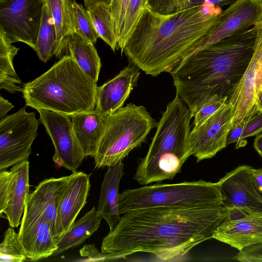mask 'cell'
I'll return each mask as SVG.
<instances>
[{
    "mask_svg": "<svg viewBox=\"0 0 262 262\" xmlns=\"http://www.w3.org/2000/svg\"><path fill=\"white\" fill-rule=\"evenodd\" d=\"M234 211L224 204L198 208L159 207L123 214L102 241L101 252L109 260L137 252L164 260L186 255L199 244L212 238L218 226Z\"/></svg>",
    "mask_w": 262,
    "mask_h": 262,
    "instance_id": "1",
    "label": "cell"
},
{
    "mask_svg": "<svg viewBox=\"0 0 262 262\" xmlns=\"http://www.w3.org/2000/svg\"><path fill=\"white\" fill-rule=\"evenodd\" d=\"M222 12L221 7L208 4L167 15L147 7L123 52L147 75L170 72L214 29Z\"/></svg>",
    "mask_w": 262,
    "mask_h": 262,
    "instance_id": "2",
    "label": "cell"
},
{
    "mask_svg": "<svg viewBox=\"0 0 262 262\" xmlns=\"http://www.w3.org/2000/svg\"><path fill=\"white\" fill-rule=\"evenodd\" d=\"M256 37L253 26L185 57L170 72L176 95L192 118L212 95L229 97L250 61Z\"/></svg>",
    "mask_w": 262,
    "mask_h": 262,
    "instance_id": "3",
    "label": "cell"
},
{
    "mask_svg": "<svg viewBox=\"0 0 262 262\" xmlns=\"http://www.w3.org/2000/svg\"><path fill=\"white\" fill-rule=\"evenodd\" d=\"M96 82L70 56H65L49 70L25 84L22 92L26 105L69 116L94 110Z\"/></svg>",
    "mask_w": 262,
    "mask_h": 262,
    "instance_id": "4",
    "label": "cell"
},
{
    "mask_svg": "<svg viewBox=\"0 0 262 262\" xmlns=\"http://www.w3.org/2000/svg\"><path fill=\"white\" fill-rule=\"evenodd\" d=\"M192 118L186 104L175 98L167 105L145 156L139 163L133 179L139 184L172 180L191 156L188 138Z\"/></svg>",
    "mask_w": 262,
    "mask_h": 262,
    "instance_id": "5",
    "label": "cell"
},
{
    "mask_svg": "<svg viewBox=\"0 0 262 262\" xmlns=\"http://www.w3.org/2000/svg\"><path fill=\"white\" fill-rule=\"evenodd\" d=\"M218 182L200 180L174 184H156L127 189L119 194L120 215L142 208L170 207L198 208L222 205Z\"/></svg>",
    "mask_w": 262,
    "mask_h": 262,
    "instance_id": "6",
    "label": "cell"
},
{
    "mask_svg": "<svg viewBox=\"0 0 262 262\" xmlns=\"http://www.w3.org/2000/svg\"><path fill=\"white\" fill-rule=\"evenodd\" d=\"M157 123L142 105L129 103L105 116L103 132L94 156L95 168L122 162L144 142Z\"/></svg>",
    "mask_w": 262,
    "mask_h": 262,
    "instance_id": "7",
    "label": "cell"
},
{
    "mask_svg": "<svg viewBox=\"0 0 262 262\" xmlns=\"http://www.w3.org/2000/svg\"><path fill=\"white\" fill-rule=\"evenodd\" d=\"M39 121L25 107L0 120V170L28 160Z\"/></svg>",
    "mask_w": 262,
    "mask_h": 262,
    "instance_id": "8",
    "label": "cell"
},
{
    "mask_svg": "<svg viewBox=\"0 0 262 262\" xmlns=\"http://www.w3.org/2000/svg\"><path fill=\"white\" fill-rule=\"evenodd\" d=\"M45 0H0V30L11 43L35 50Z\"/></svg>",
    "mask_w": 262,
    "mask_h": 262,
    "instance_id": "9",
    "label": "cell"
},
{
    "mask_svg": "<svg viewBox=\"0 0 262 262\" xmlns=\"http://www.w3.org/2000/svg\"><path fill=\"white\" fill-rule=\"evenodd\" d=\"M254 26L256 37L252 56L228 99L233 109L232 124L249 119L258 112L256 102L262 90V20Z\"/></svg>",
    "mask_w": 262,
    "mask_h": 262,
    "instance_id": "10",
    "label": "cell"
},
{
    "mask_svg": "<svg viewBox=\"0 0 262 262\" xmlns=\"http://www.w3.org/2000/svg\"><path fill=\"white\" fill-rule=\"evenodd\" d=\"M37 111L55 148L52 158L55 164L76 172L85 156L75 135L71 117L48 110Z\"/></svg>",
    "mask_w": 262,
    "mask_h": 262,
    "instance_id": "11",
    "label": "cell"
},
{
    "mask_svg": "<svg viewBox=\"0 0 262 262\" xmlns=\"http://www.w3.org/2000/svg\"><path fill=\"white\" fill-rule=\"evenodd\" d=\"M233 118V107L227 102L200 125L193 127L188 138V149L197 162L213 157L226 147Z\"/></svg>",
    "mask_w": 262,
    "mask_h": 262,
    "instance_id": "12",
    "label": "cell"
},
{
    "mask_svg": "<svg viewBox=\"0 0 262 262\" xmlns=\"http://www.w3.org/2000/svg\"><path fill=\"white\" fill-rule=\"evenodd\" d=\"M251 168L246 165L239 166L217 182L224 204L234 211V214H262V195L254 184Z\"/></svg>",
    "mask_w": 262,
    "mask_h": 262,
    "instance_id": "13",
    "label": "cell"
},
{
    "mask_svg": "<svg viewBox=\"0 0 262 262\" xmlns=\"http://www.w3.org/2000/svg\"><path fill=\"white\" fill-rule=\"evenodd\" d=\"M261 20L262 0H236L223 11L214 29L186 56L227 36L247 30Z\"/></svg>",
    "mask_w": 262,
    "mask_h": 262,
    "instance_id": "14",
    "label": "cell"
},
{
    "mask_svg": "<svg viewBox=\"0 0 262 262\" xmlns=\"http://www.w3.org/2000/svg\"><path fill=\"white\" fill-rule=\"evenodd\" d=\"M18 233L26 256L32 261L52 256L57 249L51 227L44 216L26 207Z\"/></svg>",
    "mask_w": 262,
    "mask_h": 262,
    "instance_id": "15",
    "label": "cell"
},
{
    "mask_svg": "<svg viewBox=\"0 0 262 262\" xmlns=\"http://www.w3.org/2000/svg\"><path fill=\"white\" fill-rule=\"evenodd\" d=\"M90 187L89 174L76 171L70 175L58 209L54 236L56 242L69 229L86 203Z\"/></svg>",
    "mask_w": 262,
    "mask_h": 262,
    "instance_id": "16",
    "label": "cell"
},
{
    "mask_svg": "<svg viewBox=\"0 0 262 262\" xmlns=\"http://www.w3.org/2000/svg\"><path fill=\"white\" fill-rule=\"evenodd\" d=\"M139 75V69L129 64L114 78L97 87L95 110L106 116L122 108L137 85Z\"/></svg>",
    "mask_w": 262,
    "mask_h": 262,
    "instance_id": "17",
    "label": "cell"
},
{
    "mask_svg": "<svg viewBox=\"0 0 262 262\" xmlns=\"http://www.w3.org/2000/svg\"><path fill=\"white\" fill-rule=\"evenodd\" d=\"M212 238L239 251L262 243V214L226 219L216 228Z\"/></svg>",
    "mask_w": 262,
    "mask_h": 262,
    "instance_id": "18",
    "label": "cell"
},
{
    "mask_svg": "<svg viewBox=\"0 0 262 262\" xmlns=\"http://www.w3.org/2000/svg\"><path fill=\"white\" fill-rule=\"evenodd\" d=\"M70 176L51 178L40 182L29 194L25 207L42 214L50 225L54 237L58 209L66 189Z\"/></svg>",
    "mask_w": 262,
    "mask_h": 262,
    "instance_id": "19",
    "label": "cell"
},
{
    "mask_svg": "<svg viewBox=\"0 0 262 262\" xmlns=\"http://www.w3.org/2000/svg\"><path fill=\"white\" fill-rule=\"evenodd\" d=\"M11 180L8 190L6 208L3 212L9 226L17 227L23 214L29 194V162L23 161L10 169Z\"/></svg>",
    "mask_w": 262,
    "mask_h": 262,
    "instance_id": "20",
    "label": "cell"
},
{
    "mask_svg": "<svg viewBox=\"0 0 262 262\" xmlns=\"http://www.w3.org/2000/svg\"><path fill=\"white\" fill-rule=\"evenodd\" d=\"M122 162L108 167L101 185L97 211L107 223L110 230L119 222L120 216L118 212L119 186L124 172Z\"/></svg>",
    "mask_w": 262,
    "mask_h": 262,
    "instance_id": "21",
    "label": "cell"
},
{
    "mask_svg": "<svg viewBox=\"0 0 262 262\" xmlns=\"http://www.w3.org/2000/svg\"><path fill=\"white\" fill-rule=\"evenodd\" d=\"M73 129L85 157H94L104 126V117L95 109L71 116Z\"/></svg>",
    "mask_w": 262,
    "mask_h": 262,
    "instance_id": "22",
    "label": "cell"
},
{
    "mask_svg": "<svg viewBox=\"0 0 262 262\" xmlns=\"http://www.w3.org/2000/svg\"><path fill=\"white\" fill-rule=\"evenodd\" d=\"M45 4L51 13L56 30V42L54 56L61 59L75 33L70 0H45Z\"/></svg>",
    "mask_w": 262,
    "mask_h": 262,
    "instance_id": "23",
    "label": "cell"
},
{
    "mask_svg": "<svg viewBox=\"0 0 262 262\" xmlns=\"http://www.w3.org/2000/svg\"><path fill=\"white\" fill-rule=\"evenodd\" d=\"M102 218L93 207L82 217L75 221L57 241V249L52 256H56L83 243L99 228Z\"/></svg>",
    "mask_w": 262,
    "mask_h": 262,
    "instance_id": "24",
    "label": "cell"
},
{
    "mask_svg": "<svg viewBox=\"0 0 262 262\" xmlns=\"http://www.w3.org/2000/svg\"><path fill=\"white\" fill-rule=\"evenodd\" d=\"M94 45L75 33L68 45L63 56L72 57L83 72L97 82L101 63Z\"/></svg>",
    "mask_w": 262,
    "mask_h": 262,
    "instance_id": "25",
    "label": "cell"
},
{
    "mask_svg": "<svg viewBox=\"0 0 262 262\" xmlns=\"http://www.w3.org/2000/svg\"><path fill=\"white\" fill-rule=\"evenodd\" d=\"M19 48L12 45L0 30V88L11 93L23 92L25 84L14 70L13 60Z\"/></svg>",
    "mask_w": 262,
    "mask_h": 262,
    "instance_id": "26",
    "label": "cell"
},
{
    "mask_svg": "<svg viewBox=\"0 0 262 262\" xmlns=\"http://www.w3.org/2000/svg\"><path fill=\"white\" fill-rule=\"evenodd\" d=\"M56 42V33L53 19L45 4L35 50L40 60L47 62L54 56Z\"/></svg>",
    "mask_w": 262,
    "mask_h": 262,
    "instance_id": "27",
    "label": "cell"
},
{
    "mask_svg": "<svg viewBox=\"0 0 262 262\" xmlns=\"http://www.w3.org/2000/svg\"><path fill=\"white\" fill-rule=\"evenodd\" d=\"M99 37L115 51L118 49V40L115 32L110 6L101 4L87 9Z\"/></svg>",
    "mask_w": 262,
    "mask_h": 262,
    "instance_id": "28",
    "label": "cell"
},
{
    "mask_svg": "<svg viewBox=\"0 0 262 262\" xmlns=\"http://www.w3.org/2000/svg\"><path fill=\"white\" fill-rule=\"evenodd\" d=\"M70 6L75 33L95 44L99 36L87 10L75 0H70Z\"/></svg>",
    "mask_w": 262,
    "mask_h": 262,
    "instance_id": "29",
    "label": "cell"
},
{
    "mask_svg": "<svg viewBox=\"0 0 262 262\" xmlns=\"http://www.w3.org/2000/svg\"><path fill=\"white\" fill-rule=\"evenodd\" d=\"M147 6L148 0H129L124 17L122 32L117 45L118 49H120L122 54L127 41Z\"/></svg>",
    "mask_w": 262,
    "mask_h": 262,
    "instance_id": "30",
    "label": "cell"
},
{
    "mask_svg": "<svg viewBox=\"0 0 262 262\" xmlns=\"http://www.w3.org/2000/svg\"><path fill=\"white\" fill-rule=\"evenodd\" d=\"M27 258L19 240L18 233L13 228H8L0 244L1 262H22Z\"/></svg>",
    "mask_w": 262,
    "mask_h": 262,
    "instance_id": "31",
    "label": "cell"
},
{
    "mask_svg": "<svg viewBox=\"0 0 262 262\" xmlns=\"http://www.w3.org/2000/svg\"><path fill=\"white\" fill-rule=\"evenodd\" d=\"M228 97L212 95L199 108L193 117V127H197L204 122L216 112L224 107L228 102Z\"/></svg>",
    "mask_w": 262,
    "mask_h": 262,
    "instance_id": "32",
    "label": "cell"
},
{
    "mask_svg": "<svg viewBox=\"0 0 262 262\" xmlns=\"http://www.w3.org/2000/svg\"><path fill=\"white\" fill-rule=\"evenodd\" d=\"M129 0H112L110 7L113 22L118 41L121 36Z\"/></svg>",
    "mask_w": 262,
    "mask_h": 262,
    "instance_id": "33",
    "label": "cell"
},
{
    "mask_svg": "<svg viewBox=\"0 0 262 262\" xmlns=\"http://www.w3.org/2000/svg\"><path fill=\"white\" fill-rule=\"evenodd\" d=\"M233 259L242 262H262V243L245 248Z\"/></svg>",
    "mask_w": 262,
    "mask_h": 262,
    "instance_id": "34",
    "label": "cell"
},
{
    "mask_svg": "<svg viewBox=\"0 0 262 262\" xmlns=\"http://www.w3.org/2000/svg\"><path fill=\"white\" fill-rule=\"evenodd\" d=\"M248 120L232 124L227 135V145L235 143L236 149L246 145L247 142L243 139L242 135Z\"/></svg>",
    "mask_w": 262,
    "mask_h": 262,
    "instance_id": "35",
    "label": "cell"
},
{
    "mask_svg": "<svg viewBox=\"0 0 262 262\" xmlns=\"http://www.w3.org/2000/svg\"><path fill=\"white\" fill-rule=\"evenodd\" d=\"M262 132V112L258 111L249 119L244 129L242 138H246L258 135Z\"/></svg>",
    "mask_w": 262,
    "mask_h": 262,
    "instance_id": "36",
    "label": "cell"
},
{
    "mask_svg": "<svg viewBox=\"0 0 262 262\" xmlns=\"http://www.w3.org/2000/svg\"><path fill=\"white\" fill-rule=\"evenodd\" d=\"M177 0H148L147 7L160 14L167 15L176 10Z\"/></svg>",
    "mask_w": 262,
    "mask_h": 262,
    "instance_id": "37",
    "label": "cell"
},
{
    "mask_svg": "<svg viewBox=\"0 0 262 262\" xmlns=\"http://www.w3.org/2000/svg\"><path fill=\"white\" fill-rule=\"evenodd\" d=\"M11 180V172L0 170V213H3L6 208L7 196Z\"/></svg>",
    "mask_w": 262,
    "mask_h": 262,
    "instance_id": "38",
    "label": "cell"
},
{
    "mask_svg": "<svg viewBox=\"0 0 262 262\" xmlns=\"http://www.w3.org/2000/svg\"><path fill=\"white\" fill-rule=\"evenodd\" d=\"M79 252L81 256L87 257L86 261H96L109 260L107 255L98 251L94 245H84L80 249Z\"/></svg>",
    "mask_w": 262,
    "mask_h": 262,
    "instance_id": "39",
    "label": "cell"
},
{
    "mask_svg": "<svg viewBox=\"0 0 262 262\" xmlns=\"http://www.w3.org/2000/svg\"><path fill=\"white\" fill-rule=\"evenodd\" d=\"M236 0H187L183 9L202 6L204 4L218 6L220 7L232 4Z\"/></svg>",
    "mask_w": 262,
    "mask_h": 262,
    "instance_id": "40",
    "label": "cell"
},
{
    "mask_svg": "<svg viewBox=\"0 0 262 262\" xmlns=\"http://www.w3.org/2000/svg\"><path fill=\"white\" fill-rule=\"evenodd\" d=\"M251 172L254 184L259 192L262 195V168H251Z\"/></svg>",
    "mask_w": 262,
    "mask_h": 262,
    "instance_id": "41",
    "label": "cell"
},
{
    "mask_svg": "<svg viewBox=\"0 0 262 262\" xmlns=\"http://www.w3.org/2000/svg\"><path fill=\"white\" fill-rule=\"evenodd\" d=\"M14 106L7 100L5 99L2 96H0V120L5 117L6 114Z\"/></svg>",
    "mask_w": 262,
    "mask_h": 262,
    "instance_id": "42",
    "label": "cell"
},
{
    "mask_svg": "<svg viewBox=\"0 0 262 262\" xmlns=\"http://www.w3.org/2000/svg\"><path fill=\"white\" fill-rule=\"evenodd\" d=\"M83 1L85 8L87 10L92 7L101 4L110 6L112 0H83Z\"/></svg>",
    "mask_w": 262,
    "mask_h": 262,
    "instance_id": "43",
    "label": "cell"
},
{
    "mask_svg": "<svg viewBox=\"0 0 262 262\" xmlns=\"http://www.w3.org/2000/svg\"><path fill=\"white\" fill-rule=\"evenodd\" d=\"M253 146L259 155L262 157V134L256 137L254 141Z\"/></svg>",
    "mask_w": 262,
    "mask_h": 262,
    "instance_id": "44",
    "label": "cell"
},
{
    "mask_svg": "<svg viewBox=\"0 0 262 262\" xmlns=\"http://www.w3.org/2000/svg\"><path fill=\"white\" fill-rule=\"evenodd\" d=\"M256 108L258 111L262 112V90L258 96Z\"/></svg>",
    "mask_w": 262,
    "mask_h": 262,
    "instance_id": "45",
    "label": "cell"
},
{
    "mask_svg": "<svg viewBox=\"0 0 262 262\" xmlns=\"http://www.w3.org/2000/svg\"><path fill=\"white\" fill-rule=\"evenodd\" d=\"M187 1V0H177L176 11L182 9Z\"/></svg>",
    "mask_w": 262,
    "mask_h": 262,
    "instance_id": "46",
    "label": "cell"
}]
</instances>
